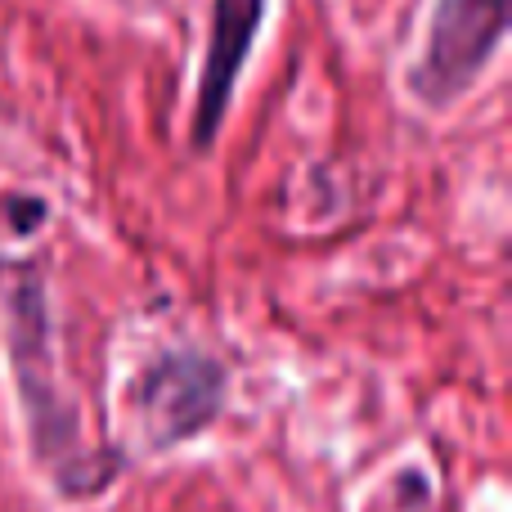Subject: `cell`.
<instances>
[{
    "label": "cell",
    "mask_w": 512,
    "mask_h": 512,
    "mask_svg": "<svg viewBox=\"0 0 512 512\" xmlns=\"http://www.w3.org/2000/svg\"><path fill=\"white\" fill-rule=\"evenodd\" d=\"M5 301H9V355H14V373H18V400L27 409L36 454L50 459L63 490L77 495L86 450H77V409L63 400L59 382H54L50 319H45V297L36 274H23Z\"/></svg>",
    "instance_id": "1"
},
{
    "label": "cell",
    "mask_w": 512,
    "mask_h": 512,
    "mask_svg": "<svg viewBox=\"0 0 512 512\" xmlns=\"http://www.w3.org/2000/svg\"><path fill=\"white\" fill-rule=\"evenodd\" d=\"M508 5L512 0H441L436 5L427 50L409 77L423 104H454L481 77V68L508 32Z\"/></svg>",
    "instance_id": "2"
},
{
    "label": "cell",
    "mask_w": 512,
    "mask_h": 512,
    "mask_svg": "<svg viewBox=\"0 0 512 512\" xmlns=\"http://www.w3.org/2000/svg\"><path fill=\"white\" fill-rule=\"evenodd\" d=\"M135 400H140V414H144V427H149L153 445L189 441V436L203 432L216 418V409H221L225 369L212 355L171 351L144 369L140 387H135Z\"/></svg>",
    "instance_id": "3"
},
{
    "label": "cell",
    "mask_w": 512,
    "mask_h": 512,
    "mask_svg": "<svg viewBox=\"0 0 512 512\" xmlns=\"http://www.w3.org/2000/svg\"><path fill=\"white\" fill-rule=\"evenodd\" d=\"M265 0H216L212 5V41H207L203 77H198V104H194V144L207 149L216 140L230 108L234 81L252 54V36L261 27Z\"/></svg>",
    "instance_id": "4"
},
{
    "label": "cell",
    "mask_w": 512,
    "mask_h": 512,
    "mask_svg": "<svg viewBox=\"0 0 512 512\" xmlns=\"http://www.w3.org/2000/svg\"><path fill=\"white\" fill-rule=\"evenodd\" d=\"M45 216V203H18L14 207V221H18V230H27V225H36Z\"/></svg>",
    "instance_id": "5"
}]
</instances>
